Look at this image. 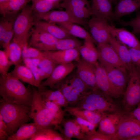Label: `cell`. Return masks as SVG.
<instances>
[{"label":"cell","mask_w":140,"mask_h":140,"mask_svg":"<svg viewBox=\"0 0 140 140\" xmlns=\"http://www.w3.org/2000/svg\"><path fill=\"white\" fill-rule=\"evenodd\" d=\"M0 95L5 101L31 106L33 98L32 87H26L11 72L0 76Z\"/></svg>","instance_id":"obj_1"},{"label":"cell","mask_w":140,"mask_h":140,"mask_svg":"<svg viewBox=\"0 0 140 140\" xmlns=\"http://www.w3.org/2000/svg\"><path fill=\"white\" fill-rule=\"evenodd\" d=\"M31 106L6 102L2 98L0 101V114L6 125L9 136L22 124L31 119Z\"/></svg>","instance_id":"obj_2"},{"label":"cell","mask_w":140,"mask_h":140,"mask_svg":"<svg viewBox=\"0 0 140 140\" xmlns=\"http://www.w3.org/2000/svg\"><path fill=\"white\" fill-rule=\"evenodd\" d=\"M52 89L60 90L71 106L74 107L80 97L89 90V88L78 76L76 72L71 73L55 85Z\"/></svg>","instance_id":"obj_3"},{"label":"cell","mask_w":140,"mask_h":140,"mask_svg":"<svg viewBox=\"0 0 140 140\" xmlns=\"http://www.w3.org/2000/svg\"><path fill=\"white\" fill-rule=\"evenodd\" d=\"M31 6L26 5L14 21V36L12 41L17 43L22 48L28 45L30 31L33 25L34 20Z\"/></svg>","instance_id":"obj_4"},{"label":"cell","mask_w":140,"mask_h":140,"mask_svg":"<svg viewBox=\"0 0 140 140\" xmlns=\"http://www.w3.org/2000/svg\"><path fill=\"white\" fill-rule=\"evenodd\" d=\"M124 112L127 114L140 103V73L135 66L129 72V79L123 95Z\"/></svg>","instance_id":"obj_5"},{"label":"cell","mask_w":140,"mask_h":140,"mask_svg":"<svg viewBox=\"0 0 140 140\" xmlns=\"http://www.w3.org/2000/svg\"><path fill=\"white\" fill-rule=\"evenodd\" d=\"M112 99L96 89L85 92L81 95L78 102L88 104L93 111L107 113L120 111Z\"/></svg>","instance_id":"obj_6"},{"label":"cell","mask_w":140,"mask_h":140,"mask_svg":"<svg viewBox=\"0 0 140 140\" xmlns=\"http://www.w3.org/2000/svg\"><path fill=\"white\" fill-rule=\"evenodd\" d=\"M33 98L31 106L30 116L34 122L44 128L53 126L52 117L38 90L32 87Z\"/></svg>","instance_id":"obj_7"},{"label":"cell","mask_w":140,"mask_h":140,"mask_svg":"<svg viewBox=\"0 0 140 140\" xmlns=\"http://www.w3.org/2000/svg\"><path fill=\"white\" fill-rule=\"evenodd\" d=\"M138 136H140V122L124 113L121 118L113 140H126Z\"/></svg>","instance_id":"obj_8"},{"label":"cell","mask_w":140,"mask_h":140,"mask_svg":"<svg viewBox=\"0 0 140 140\" xmlns=\"http://www.w3.org/2000/svg\"><path fill=\"white\" fill-rule=\"evenodd\" d=\"M103 66L118 98L123 96L129 80V72L125 68Z\"/></svg>","instance_id":"obj_9"},{"label":"cell","mask_w":140,"mask_h":140,"mask_svg":"<svg viewBox=\"0 0 140 140\" xmlns=\"http://www.w3.org/2000/svg\"><path fill=\"white\" fill-rule=\"evenodd\" d=\"M107 20L93 16L88 25L91 35L95 43L98 44L109 43L111 35L108 29Z\"/></svg>","instance_id":"obj_10"},{"label":"cell","mask_w":140,"mask_h":140,"mask_svg":"<svg viewBox=\"0 0 140 140\" xmlns=\"http://www.w3.org/2000/svg\"><path fill=\"white\" fill-rule=\"evenodd\" d=\"M29 46L42 51H47L50 46L55 44L58 39L46 31L34 26L30 33Z\"/></svg>","instance_id":"obj_11"},{"label":"cell","mask_w":140,"mask_h":140,"mask_svg":"<svg viewBox=\"0 0 140 140\" xmlns=\"http://www.w3.org/2000/svg\"><path fill=\"white\" fill-rule=\"evenodd\" d=\"M97 47L98 52V61L103 66L127 69L115 50L109 43L98 44Z\"/></svg>","instance_id":"obj_12"},{"label":"cell","mask_w":140,"mask_h":140,"mask_svg":"<svg viewBox=\"0 0 140 140\" xmlns=\"http://www.w3.org/2000/svg\"><path fill=\"white\" fill-rule=\"evenodd\" d=\"M36 20L58 24L70 22L80 25L85 24V20L79 19L66 10H53L43 14H35Z\"/></svg>","instance_id":"obj_13"},{"label":"cell","mask_w":140,"mask_h":140,"mask_svg":"<svg viewBox=\"0 0 140 140\" xmlns=\"http://www.w3.org/2000/svg\"><path fill=\"white\" fill-rule=\"evenodd\" d=\"M60 6L80 19L85 20L92 15L87 0H64Z\"/></svg>","instance_id":"obj_14"},{"label":"cell","mask_w":140,"mask_h":140,"mask_svg":"<svg viewBox=\"0 0 140 140\" xmlns=\"http://www.w3.org/2000/svg\"><path fill=\"white\" fill-rule=\"evenodd\" d=\"M76 62V73L78 77L90 90L98 89L96 82L95 66L82 58Z\"/></svg>","instance_id":"obj_15"},{"label":"cell","mask_w":140,"mask_h":140,"mask_svg":"<svg viewBox=\"0 0 140 140\" xmlns=\"http://www.w3.org/2000/svg\"><path fill=\"white\" fill-rule=\"evenodd\" d=\"M124 113V111H121L104 113L98 124V131L113 137L116 133L119 122Z\"/></svg>","instance_id":"obj_16"},{"label":"cell","mask_w":140,"mask_h":140,"mask_svg":"<svg viewBox=\"0 0 140 140\" xmlns=\"http://www.w3.org/2000/svg\"><path fill=\"white\" fill-rule=\"evenodd\" d=\"M96 85L98 89L110 98H118L110 83L106 70L99 62L95 66Z\"/></svg>","instance_id":"obj_17"},{"label":"cell","mask_w":140,"mask_h":140,"mask_svg":"<svg viewBox=\"0 0 140 140\" xmlns=\"http://www.w3.org/2000/svg\"><path fill=\"white\" fill-rule=\"evenodd\" d=\"M75 67L72 62L58 65L49 77L41 82V86H48L52 89L55 85L71 73Z\"/></svg>","instance_id":"obj_18"},{"label":"cell","mask_w":140,"mask_h":140,"mask_svg":"<svg viewBox=\"0 0 140 140\" xmlns=\"http://www.w3.org/2000/svg\"><path fill=\"white\" fill-rule=\"evenodd\" d=\"M108 29L111 35L128 48L140 49V42L134 34L123 28H117L109 24Z\"/></svg>","instance_id":"obj_19"},{"label":"cell","mask_w":140,"mask_h":140,"mask_svg":"<svg viewBox=\"0 0 140 140\" xmlns=\"http://www.w3.org/2000/svg\"><path fill=\"white\" fill-rule=\"evenodd\" d=\"M45 55L52 60L57 65L77 61L80 59L78 49L72 48L62 50L43 51Z\"/></svg>","instance_id":"obj_20"},{"label":"cell","mask_w":140,"mask_h":140,"mask_svg":"<svg viewBox=\"0 0 140 140\" xmlns=\"http://www.w3.org/2000/svg\"><path fill=\"white\" fill-rule=\"evenodd\" d=\"M111 0H92V15L111 22L113 13Z\"/></svg>","instance_id":"obj_21"},{"label":"cell","mask_w":140,"mask_h":140,"mask_svg":"<svg viewBox=\"0 0 140 140\" xmlns=\"http://www.w3.org/2000/svg\"><path fill=\"white\" fill-rule=\"evenodd\" d=\"M140 9V0H119L113 11L112 20H118L122 16Z\"/></svg>","instance_id":"obj_22"},{"label":"cell","mask_w":140,"mask_h":140,"mask_svg":"<svg viewBox=\"0 0 140 140\" xmlns=\"http://www.w3.org/2000/svg\"><path fill=\"white\" fill-rule=\"evenodd\" d=\"M65 108V110L72 115L80 118L97 125L98 124L104 113L71 106H68Z\"/></svg>","instance_id":"obj_23"},{"label":"cell","mask_w":140,"mask_h":140,"mask_svg":"<svg viewBox=\"0 0 140 140\" xmlns=\"http://www.w3.org/2000/svg\"><path fill=\"white\" fill-rule=\"evenodd\" d=\"M42 127L34 122L23 124L14 133L10 135L7 140H30Z\"/></svg>","instance_id":"obj_24"},{"label":"cell","mask_w":140,"mask_h":140,"mask_svg":"<svg viewBox=\"0 0 140 140\" xmlns=\"http://www.w3.org/2000/svg\"><path fill=\"white\" fill-rule=\"evenodd\" d=\"M33 25L35 27L46 31L59 39L74 37L64 28L55 24L36 19L34 20Z\"/></svg>","instance_id":"obj_25"},{"label":"cell","mask_w":140,"mask_h":140,"mask_svg":"<svg viewBox=\"0 0 140 140\" xmlns=\"http://www.w3.org/2000/svg\"><path fill=\"white\" fill-rule=\"evenodd\" d=\"M94 43L93 40L85 39L78 49L82 58L94 66L99 61L98 52Z\"/></svg>","instance_id":"obj_26"},{"label":"cell","mask_w":140,"mask_h":140,"mask_svg":"<svg viewBox=\"0 0 140 140\" xmlns=\"http://www.w3.org/2000/svg\"><path fill=\"white\" fill-rule=\"evenodd\" d=\"M109 43L116 51L129 72L135 66L132 61L128 47L111 36Z\"/></svg>","instance_id":"obj_27"},{"label":"cell","mask_w":140,"mask_h":140,"mask_svg":"<svg viewBox=\"0 0 140 140\" xmlns=\"http://www.w3.org/2000/svg\"><path fill=\"white\" fill-rule=\"evenodd\" d=\"M38 90L43 100L52 101L62 107L68 106V102L60 90L48 89L42 87L38 88Z\"/></svg>","instance_id":"obj_28"},{"label":"cell","mask_w":140,"mask_h":140,"mask_svg":"<svg viewBox=\"0 0 140 140\" xmlns=\"http://www.w3.org/2000/svg\"><path fill=\"white\" fill-rule=\"evenodd\" d=\"M31 0H8L0 3V12L4 17L16 13Z\"/></svg>","instance_id":"obj_29"},{"label":"cell","mask_w":140,"mask_h":140,"mask_svg":"<svg viewBox=\"0 0 140 140\" xmlns=\"http://www.w3.org/2000/svg\"><path fill=\"white\" fill-rule=\"evenodd\" d=\"M11 73L19 80L36 87V80L32 72L25 65L20 64L15 66L14 69Z\"/></svg>","instance_id":"obj_30"},{"label":"cell","mask_w":140,"mask_h":140,"mask_svg":"<svg viewBox=\"0 0 140 140\" xmlns=\"http://www.w3.org/2000/svg\"><path fill=\"white\" fill-rule=\"evenodd\" d=\"M57 25L64 28L74 37H78L84 40L90 39L94 41L90 34L79 24L65 22L59 23Z\"/></svg>","instance_id":"obj_31"},{"label":"cell","mask_w":140,"mask_h":140,"mask_svg":"<svg viewBox=\"0 0 140 140\" xmlns=\"http://www.w3.org/2000/svg\"><path fill=\"white\" fill-rule=\"evenodd\" d=\"M32 7L36 13L43 14L56 7H60L59 2L52 0H31Z\"/></svg>","instance_id":"obj_32"},{"label":"cell","mask_w":140,"mask_h":140,"mask_svg":"<svg viewBox=\"0 0 140 140\" xmlns=\"http://www.w3.org/2000/svg\"><path fill=\"white\" fill-rule=\"evenodd\" d=\"M64 140L63 135L51 127H42L30 140Z\"/></svg>","instance_id":"obj_33"},{"label":"cell","mask_w":140,"mask_h":140,"mask_svg":"<svg viewBox=\"0 0 140 140\" xmlns=\"http://www.w3.org/2000/svg\"><path fill=\"white\" fill-rule=\"evenodd\" d=\"M43 100L50 113L53 126L59 125L64 119L65 111L62 109V107L52 101Z\"/></svg>","instance_id":"obj_34"},{"label":"cell","mask_w":140,"mask_h":140,"mask_svg":"<svg viewBox=\"0 0 140 140\" xmlns=\"http://www.w3.org/2000/svg\"><path fill=\"white\" fill-rule=\"evenodd\" d=\"M4 49L13 64L15 66L21 64L23 60L22 48L17 43L12 41Z\"/></svg>","instance_id":"obj_35"},{"label":"cell","mask_w":140,"mask_h":140,"mask_svg":"<svg viewBox=\"0 0 140 140\" xmlns=\"http://www.w3.org/2000/svg\"><path fill=\"white\" fill-rule=\"evenodd\" d=\"M74 120H68L63 122L64 129L62 130L61 129L59 125L55 128V130H60L63 135L65 140H71L72 138H74L73 135V125Z\"/></svg>","instance_id":"obj_36"},{"label":"cell","mask_w":140,"mask_h":140,"mask_svg":"<svg viewBox=\"0 0 140 140\" xmlns=\"http://www.w3.org/2000/svg\"><path fill=\"white\" fill-rule=\"evenodd\" d=\"M79 125L82 131L85 135H89L96 131L95 128L97 125L80 118L76 117L74 119Z\"/></svg>","instance_id":"obj_37"},{"label":"cell","mask_w":140,"mask_h":140,"mask_svg":"<svg viewBox=\"0 0 140 140\" xmlns=\"http://www.w3.org/2000/svg\"><path fill=\"white\" fill-rule=\"evenodd\" d=\"M57 65L51 59L45 55L41 59L38 67L43 70L48 77Z\"/></svg>","instance_id":"obj_38"},{"label":"cell","mask_w":140,"mask_h":140,"mask_svg":"<svg viewBox=\"0 0 140 140\" xmlns=\"http://www.w3.org/2000/svg\"><path fill=\"white\" fill-rule=\"evenodd\" d=\"M136 17L130 20H118L119 23L124 26H129L132 28L134 34H140V12H138Z\"/></svg>","instance_id":"obj_39"},{"label":"cell","mask_w":140,"mask_h":140,"mask_svg":"<svg viewBox=\"0 0 140 140\" xmlns=\"http://www.w3.org/2000/svg\"><path fill=\"white\" fill-rule=\"evenodd\" d=\"M13 64L9 60L6 52L0 50V73L4 75L7 73L9 69Z\"/></svg>","instance_id":"obj_40"},{"label":"cell","mask_w":140,"mask_h":140,"mask_svg":"<svg viewBox=\"0 0 140 140\" xmlns=\"http://www.w3.org/2000/svg\"><path fill=\"white\" fill-rule=\"evenodd\" d=\"M83 140H113V137L98 131L89 135H85Z\"/></svg>","instance_id":"obj_41"},{"label":"cell","mask_w":140,"mask_h":140,"mask_svg":"<svg viewBox=\"0 0 140 140\" xmlns=\"http://www.w3.org/2000/svg\"><path fill=\"white\" fill-rule=\"evenodd\" d=\"M13 22L7 19L2 20L0 23V41L10 29L13 27Z\"/></svg>","instance_id":"obj_42"},{"label":"cell","mask_w":140,"mask_h":140,"mask_svg":"<svg viewBox=\"0 0 140 140\" xmlns=\"http://www.w3.org/2000/svg\"><path fill=\"white\" fill-rule=\"evenodd\" d=\"M128 48L132 62L136 67L140 68V49Z\"/></svg>","instance_id":"obj_43"},{"label":"cell","mask_w":140,"mask_h":140,"mask_svg":"<svg viewBox=\"0 0 140 140\" xmlns=\"http://www.w3.org/2000/svg\"><path fill=\"white\" fill-rule=\"evenodd\" d=\"M27 50L30 58H37L41 59L45 56L43 51L35 47L28 46L27 47Z\"/></svg>","instance_id":"obj_44"},{"label":"cell","mask_w":140,"mask_h":140,"mask_svg":"<svg viewBox=\"0 0 140 140\" xmlns=\"http://www.w3.org/2000/svg\"><path fill=\"white\" fill-rule=\"evenodd\" d=\"M9 136L6 125L0 114V140H7Z\"/></svg>","instance_id":"obj_45"},{"label":"cell","mask_w":140,"mask_h":140,"mask_svg":"<svg viewBox=\"0 0 140 140\" xmlns=\"http://www.w3.org/2000/svg\"><path fill=\"white\" fill-rule=\"evenodd\" d=\"M74 121L73 131L74 138L78 139L83 140L85 134L82 131L79 125L74 120Z\"/></svg>","instance_id":"obj_46"},{"label":"cell","mask_w":140,"mask_h":140,"mask_svg":"<svg viewBox=\"0 0 140 140\" xmlns=\"http://www.w3.org/2000/svg\"><path fill=\"white\" fill-rule=\"evenodd\" d=\"M127 114L140 122V103L132 111Z\"/></svg>","instance_id":"obj_47"},{"label":"cell","mask_w":140,"mask_h":140,"mask_svg":"<svg viewBox=\"0 0 140 140\" xmlns=\"http://www.w3.org/2000/svg\"><path fill=\"white\" fill-rule=\"evenodd\" d=\"M38 73L41 82L45 79H46L48 76L45 72L42 69L38 67Z\"/></svg>","instance_id":"obj_48"},{"label":"cell","mask_w":140,"mask_h":140,"mask_svg":"<svg viewBox=\"0 0 140 140\" xmlns=\"http://www.w3.org/2000/svg\"><path fill=\"white\" fill-rule=\"evenodd\" d=\"M31 59L33 65L35 66L38 67L41 59L37 58H32Z\"/></svg>","instance_id":"obj_49"},{"label":"cell","mask_w":140,"mask_h":140,"mask_svg":"<svg viewBox=\"0 0 140 140\" xmlns=\"http://www.w3.org/2000/svg\"><path fill=\"white\" fill-rule=\"evenodd\" d=\"M126 140H140V136L129 138Z\"/></svg>","instance_id":"obj_50"},{"label":"cell","mask_w":140,"mask_h":140,"mask_svg":"<svg viewBox=\"0 0 140 140\" xmlns=\"http://www.w3.org/2000/svg\"><path fill=\"white\" fill-rule=\"evenodd\" d=\"M112 3L114 4L117 3L118 0H111Z\"/></svg>","instance_id":"obj_51"},{"label":"cell","mask_w":140,"mask_h":140,"mask_svg":"<svg viewBox=\"0 0 140 140\" xmlns=\"http://www.w3.org/2000/svg\"><path fill=\"white\" fill-rule=\"evenodd\" d=\"M8 0H0V3L6 1Z\"/></svg>","instance_id":"obj_52"},{"label":"cell","mask_w":140,"mask_h":140,"mask_svg":"<svg viewBox=\"0 0 140 140\" xmlns=\"http://www.w3.org/2000/svg\"><path fill=\"white\" fill-rule=\"evenodd\" d=\"M52 0L54 1L59 2L60 0Z\"/></svg>","instance_id":"obj_53"},{"label":"cell","mask_w":140,"mask_h":140,"mask_svg":"<svg viewBox=\"0 0 140 140\" xmlns=\"http://www.w3.org/2000/svg\"><path fill=\"white\" fill-rule=\"evenodd\" d=\"M138 68V69L139 72H140V68Z\"/></svg>","instance_id":"obj_54"}]
</instances>
